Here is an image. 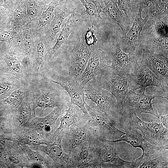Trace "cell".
<instances>
[{
	"label": "cell",
	"instance_id": "obj_1",
	"mask_svg": "<svg viewBox=\"0 0 168 168\" xmlns=\"http://www.w3.org/2000/svg\"><path fill=\"white\" fill-rule=\"evenodd\" d=\"M117 110L119 116L118 123L121 128L124 130L138 129L147 142L153 145L168 149V130L160 122L152 121L148 123L144 122L138 118L135 112L122 105Z\"/></svg>",
	"mask_w": 168,
	"mask_h": 168
},
{
	"label": "cell",
	"instance_id": "obj_2",
	"mask_svg": "<svg viewBox=\"0 0 168 168\" xmlns=\"http://www.w3.org/2000/svg\"><path fill=\"white\" fill-rule=\"evenodd\" d=\"M30 92L32 95L33 112L35 115L36 109L63 107L68 104V96H63L61 90L56 86L51 80L40 74L33 77L29 83Z\"/></svg>",
	"mask_w": 168,
	"mask_h": 168
},
{
	"label": "cell",
	"instance_id": "obj_3",
	"mask_svg": "<svg viewBox=\"0 0 168 168\" xmlns=\"http://www.w3.org/2000/svg\"><path fill=\"white\" fill-rule=\"evenodd\" d=\"M93 144L98 168H136L134 161H127L119 157L118 142L97 138Z\"/></svg>",
	"mask_w": 168,
	"mask_h": 168
},
{
	"label": "cell",
	"instance_id": "obj_4",
	"mask_svg": "<svg viewBox=\"0 0 168 168\" xmlns=\"http://www.w3.org/2000/svg\"><path fill=\"white\" fill-rule=\"evenodd\" d=\"M7 74L29 84L32 78L31 67L5 44H0V74Z\"/></svg>",
	"mask_w": 168,
	"mask_h": 168
},
{
	"label": "cell",
	"instance_id": "obj_5",
	"mask_svg": "<svg viewBox=\"0 0 168 168\" xmlns=\"http://www.w3.org/2000/svg\"><path fill=\"white\" fill-rule=\"evenodd\" d=\"M90 120V117L85 120L72 124L63 136L62 145L64 152L68 155L85 142L100 138Z\"/></svg>",
	"mask_w": 168,
	"mask_h": 168
},
{
	"label": "cell",
	"instance_id": "obj_6",
	"mask_svg": "<svg viewBox=\"0 0 168 168\" xmlns=\"http://www.w3.org/2000/svg\"><path fill=\"white\" fill-rule=\"evenodd\" d=\"M111 57L105 51L99 49L93 51L86 68L78 80L83 87L91 80L100 78L112 71L109 64Z\"/></svg>",
	"mask_w": 168,
	"mask_h": 168
},
{
	"label": "cell",
	"instance_id": "obj_7",
	"mask_svg": "<svg viewBox=\"0 0 168 168\" xmlns=\"http://www.w3.org/2000/svg\"><path fill=\"white\" fill-rule=\"evenodd\" d=\"M85 106L90 117V122L100 138L115 140L125 134V132L116 128L111 122L110 117L99 110L91 108L86 103Z\"/></svg>",
	"mask_w": 168,
	"mask_h": 168
},
{
	"label": "cell",
	"instance_id": "obj_8",
	"mask_svg": "<svg viewBox=\"0 0 168 168\" xmlns=\"http://www.w3.org/2000/svg\"><path fill=\"white\" fill-rule=\"evenodd\" d=\"M128 77H122L112 73L96 80H92V86L96 89H104L109 91L115 98V108L119 109L128 90Z\"/></svg>",
	"mask_w": 168,
	"mask_h": 168
},
{
	"label": "cell",
	"instance_id": "obj_9",
	"mask_svg": "<svg viewBox=\"0 0 168 168\" xmlns=\"http://www.w3.org/2000/svg\"><path fill=\"white\" fill-rule=\"evenodd\" d=\"M85 31L75 43L71 53L69 77L77 81L84 71L93 51L85 39Z\"/></svg>",
	"mask_w": 168,
	"mask_h": 168
},
{
	"label": "cell",
	"instance_id": "obj_10",
	"mask_svg": "<svg viewBox=\"0 0 168 168\" xmlns=\"http://www.w3.org/2000/svg\"><path fill=\"white\" fill-rule=\"evenodd\" d=\"M143 6V3L139 2V10L132 26L125 34L120 37L118 43L121 49L126 53H137L138 49L140 46L142 31L149 18L147 15L144 18H142Z\"/></svg>",
	"mask_w": 168,
	"mask_h": 168
},
{
	"label": "cell",
	"instance_id": "obj_11",
	"mask_svg": "<svg viewBox=\"0 0 168 168\" xmlns=\"http://www.w3.org/2000/svg\"><path fill=\"white\" fill-rule=\"evenodd\" d=\"M142 60L152 72L168 94V55L150 52L142 48Z\"/></svg>",
	"mask_w": 168,
	"mask_h": 168
},
{
	"label": "cell",
	"instance_id": "obj_12",
	"mask_svg": "<svg viewBox=\"0 0 168 168\" xmlns=\"http://www.w3.org/2000/svg\"><path fill=\"white\" fill-rule=\"evenodd\" d=\"M150 86L162 88L161 83L145 63L142 60L138 61L133 72L129 76L128 89L133 91L140 89L142 94L145 93L146 88Z\"/></svg>",
	"mask_w": 168,
	"mask_h": 168
},
{
	"label": "cell",
	"instance_id": "obj_13",
	"mask_svg": "<svg viewBox=\"0 0 168 168\" xmlns=\"http://www.w3.org/2000/svg\"><path fill=\"white\" fill-rule=\"evenodd\" d=\"M156 97L168 99L167 97L160 95H147L145 93L138 94L134 91L128 90L121 105L135 112L137 114L141 115L142 113H149L159 119L160 115L157 113L156 109L152 105L155 103H152V100Z\"/></svg>",
	"mask_w": 168,
	"mask_h": 168
},
{
	"label": "cell",
	"instance_id": "obj_14",
	"mask_svg": "<svg viewBox=\"0 0 168 168\" xmlns=\"http://www.w3.org/2000/svg\"><path fill=\"white\" fill-rule=\"evenodd\" d=\"M113 54L111 57L110 65L113 72L122 77H126L133 72L138 62L137 53H126L118 43L113 44Z\"/></svg>",
	"mask_w": 168,
	"mask_h": 168
},
{
	"label": "cell",
	"instance_id": "obj_15",
	"mask_svg": "<svg viewBox=\"0 0 168 168\" xmlns=\"http://www.w3.org/2000/svg\"><path fill=\"white\" fill-rule=\"evenodd\" d=\"M95 139L85 142L68 155L70 168H98L93 144Z\"/></svg>",
	"mask_w": 168,
	"mask_h": 168
},
{
	"label": "cell",
	"instance_id": "obj_16",
	"mask_svg": "<svg viewBox=\"0 0 168 168\" xmlns=\"http://www.w3.org/2000/svg\"><path fill=\"white\" fill-rule=\"evenodd\" d=\"M83 90L86 97L95 103L99 110L110 117V108L116 105L114 96L107 90L96 88L91 84H87Z\"/></svg>",
	"mask_w": 168,
	"mask_h": 168
},
{
	"label": "cell",
	"instance_id": "obj_17",
	"mask_svg": "<svg viewBox=\"0 0 168 168\" xmlns=\"http://www.w3.org/2000/svg\"><path fill=\"white\" fill-rule=\"evenodd\" d=\"M68 4L65 0L60 1L55 9L53 18L47 27V40L49 43L54 39L65 19L75 13V7L69 6Z\"/></svg>",
	"mask_w": 168,
	"mask_h": 168
},
{
	"label": "cell",
	"instance_id": "obj_18",
	"mask_svg": "<svg viewBox=\"0 0 168 168\" xmlns=\"http://www.w3.org/2000/svg\"><path fill=\"white\" fill-rule=\"evenodd\" d=\"M51 81L59 85L67 92L70 97V101L78 107L84 115L88 114L85 106L86 102L84 100V88L79 84L78 81L70 77L64 81Z\"/></svg>",
	"mask_w": 168,
	"mask_h": 168
},
{
	"label": "cell",
	"instance_id": "obj_19",
	"mask_svg": "<svg viewBox=\"0 0 168 168\" xmlns=\"http://www.w3.org/2000/svg\"><path fill=\"white\" fill-rule=\"evenodd\" d=\"M56 136L53 142L47 144L46 146H38L39 150L49 156L54 162L56 167L70 168L69 156L64 152L62 145L63 136Z\"/></svg>",
	"mask_w": 168,
	"mask_h": 168
},
{
	"label": "cell",
	"instance_id": "obj_20",
	"mask_svg": "<svg viewBox=\"0 0 168 168\" xmlns=\"http://www.w3.org/2000/svg\"><path fill=\"white\" fill-rule=\"evenodd\" d=\"M105 7L102 12L106 19L111 23L120 27L122 35L125 34L129 30L132 24L124 13L118 7L117 0H105Z\"/></svg>",
	"mask_w": 168,
	"mask_h": 168
},
{
	"label": "cell",
	"instance_id": "obj_21",
	"mask_svg": "<svg viewBox=\"0 0 168 168\" xmlns=\"http://www.w3.org/2000/svg\"><path fill=\"white\" fill-rule=\"evenodd\" d=\"M124 130L125 134L118 139L112 141L115 142L125 141L134 147L141 148L142 153L140 158L153 153L163 148L153 145L147 142L136 129L128 128Z\"/></svg>",
	"mask_w": 168,
	"mask_h": 168
},
{
	"label": "cell",
	"instance_id": "obj_22",
	"mask_svg": "<svg viewBox=\"0 0 168 168\" xmlns=\"http://www.w3.org/2000/svg\"><path fill=\"white\" fill-rule=\"evenodd\" d=\"M68 109L64 115L60 118V123L54 134L63 136L67 133L70 127L73 124L80 122L89 118V115H84L77 106L74 105L69 100L68 103Z\"/></svg>",
	"mask_w": 168,
	"mask_h": 168
},
{
	"label": "cell",
	"instance_id": "obj_23",
	"mask_svg": "<svg viewBox=\"0 0 168 168\" xmlns=\"http://www.w3.org/2000/svg\"><path fill=\"white\" fill-rule=\"evenodd\" d=\"M142 32L152 33L161 37H168V12L159 10L148 19Z\"/></svg>",
	"mask_w": 168,
	"mask_h": 168
},
{
	"label": "cell",
	"instance_id": "obj_24",
	"mask_svg": "<svg viewBox=\"0 0 168 168\" xmlns=\"http://www.w3.org/2000/svg\"><path fill=\"white\" fill-rule=\"evenodd\" d=\"M63 107H58L47 115L42 118L35 117L30 123L31 127L41 133L46 135L55 132V123L58 118L66 111Z\"/></svg>",
	"mask_w": 168,
	"mask_h": 168
},
{
	"label": "cell",
	"instance_id": "obj_25",
	"mask_svg": "<svg viewBox=\"0 0 168 168\" xmlns=\"http://www.w3.org/2000/svg\"><path fill=\"white\" fill-rule=\"evenodd\" d=\"M140 46L155 53L168 55V37H163L152 33H141Z\"/></svg>",
	"mask_w": 168,
	"mask_h": 168
},
{
	"label": "cell",
	"instance_id": "obj_26",
	"mask_svg": "<svg viewBox=\"0 0 168 168\" xmlns=\"http://www.w3.org/2000/svg\"><path fill=\"white\" fill-rule=\"evenodd\" d=\"M84 6L85 11L82 14L83 19L87 21L91 26L96 27L101 25L104 20L100 15L105 7L103 1L94 0H79Z\"/></svg>",
	"mask_w": 168,
	"mask_h": 168
},
{
	"label": "cell",
	"instance_id": "obj_27",
	"mask_svg": "<svg viewBox=\"0 0 168 168\" xmlns=\"http://www.w3.org/2000/svg\"><path fill=\"white\" fill-rule=\"evenodd\" d=\"M135 161L138 168H168V149L162 148L158 151L142 158L139 157Z\"/></svg>",
	"mask_w": 168,
	"mask_h": 168
},
{
	"label": "cell",
	"instance_id": "obj_28",
	"mask_svg": "<svg viewBox=\"0 0 168 168\" xmlns=\"http://www.w3.org/2000/svg\"><path fill=\"white\" fill-rule=\"evenodd\" d=\"M79 18L75 13L68 17L55 44L53 47L50 48L49 58H51L62 52L67 44L68 38Z\"/></svg>",
	"mask_w": 168,
	"mask_h": 168
},
{
	"label": "cell",
	"instance_id": "obj_29",
	"mask_svg": "<svg viewBox=\"0 0 168 168\" xmlns=\"http://www.w3.org/2000/svg\"><path fill=\"white\" fill-rule=\"evenodd\" d=\"M35 46L31 68L32 77L38 75L41 64L43 61L49 57L50 49L49 47V43L43 39L38 41Z\"/></svg>",
	"mask_w": 168,
	"mask_h": 168
},
{
	"label": "cell",
	"instance_id": "obj_30",
	"mask_svg": "<svg viewBox=\"0 0 168 168\" xmlns=\"http://www.w3.org/2000/svg\"><path fill=\"white\" fill-rule=\"evenodd\" d=\"M25 84L19 79L8 74H0V100L4 99L12 91Z\"/></svg>",
	"mask_w": 168,
	"mask_h": 168
},
{
	"label": "cell",
	"instance_id": "obj_31",
	"mask_svg": "<svg viewBox=\"0 0 168 168\" xmlns=\"http://www.w3.org/2000/svg\"><path fill=\"white\" fill-rule=\"evenodd\" d=\"M30 93L28 84H25L1 100L4 105L11 108H17L24 98Z\"/></svg>",
	"mask_w": 168,
	"mask_h": 168
},
{
	"label": "cell",
	"instance_id": "obj_32",
	"mask_svg": "<svg viewBox=\"0 0 168 168\" xmlns=\"http://www.w3.org/2000/svg\"><path fill=\"white\" fill-rule=\"evenodd\" d=\"M117 3L132 25L139 10V0H117Z\"/></svg>",
	"mask_w": 168,
	"mask_h": 168
},
{
	"label": "cell",
	"instance_id": "obj_33",
	"mask_svg": "<svg viewBox=\"0 0 168 168\" xmlns=\"http://www.w3.org/2000/svg\"><path fill=\"white\" fill-rule=\"evenodd\" d=\"M60 0H51L50 2L42 7L39 18V25L41 27H47L54 16V11Z\"/></svg>",
	"mask_w": 168,
	"mask_h": 168
},
{
	"label": "cell",
	"instance_id": "obj_34",
	"mask_svg": "<svg viewBox=\"0 0 168 168\" xmlns=\"http://www.w3.org/2000/svg\"><path fill=\"white\" fill-rule=\"evenodd\" d=\"M14 8L11 19L16 25H21L24 23L27 17L26 0H19Z\"/></svg>",
	"mask_w": 168,
	"mask_h": 168
},
{
	"label": "cell",
	"instance_id": "obj_35",
	"mask_svg": "<svg viewBox=\"0 0 168 168\" xmlns=\"http://www.w3.org/2000/svg\"><path fill=\"white\" fill-rule=\"evenodd\" d=\"M32 39L31 35L28 32L24 34V38L20 47L21 56L27 63L31 67L30 57L33 49Z\"/></svg>",
	"mask_w": 168,
	"mask_h": 168
},
{
	"label": "cell",
	"instance_id": "obj_36",
	"mask_svg": "<svg viewBox=\"0 0 168 168\" xmlns=\"http://www.w3.org/2000/svg\"><path fill=\"white\" fill-rule=\"evenodd\" d=\"M25 149L31 159L37 164L43 167H52L46 158L41 154L40 152L33 150L29 148H26Z\"/></svg>",
	"mask_w": 168,
	"mask_h": 168
},
{
	"label": "cell",
	"instance_id": "obj_37",
	"mask_svg": "<svg viewBox=\"0 0 168 168\" xmlns=\"http://www.w3.org/2000/svg\"><path fill=\"white\" fill-rule=\"evenodd\" d=\"M24 99L17 108V120L21 124L26 122L30 113V105Z\"/></svg>",
	"mask_w": 168,
	"mask_h": 168
},
{
	"label": "cell",
	"instance_id": "obj_38",
	"mask_svg": "<svg viewBox=\"0 0 168 168\" xmlns=\"http://www.w3.org/2000/svg\"><path fill=\"white\" fill-rule=\"evenodd\" d=\"M20 142L24 145L38 146L47 143L42 141L40 137L33 134H24L19 138Z\"/></svg>",
	"mask_w": 168,
	"mask_h": 168
},
{
	"label": "cell",
	"instance_id": "obj_39",
	"mask_svg": "<svg viewBox=\"0 0 168 168\" xmlns=\"http://www.w3.org/2000/svg\"><path fill=\"white\" fill-rule=\"evenodd\" d=\"M27 12L31 20L37 16L39 10L43 5L37 0H26Z\"/></svg>",
	"mask_w": 168,
	"mask_h": 168
},
{
	"label": "cell",
	"instance_id": "obj_40",
	"mask_svg": "<svg viewBox=\"0 0 168 168\" xmlns=\"http://www.w3.org/2000/svg\"><path fill=\"white\" fill-rule=\"evenodd\" d=\"M19 31L17 26L7 29L0 32V42H6L12 45L13 39Z\"/></svg>",
	"mask_w": 168,
	"mask_h": 168
},
{
	"label": "cell",
	"instance_id": "obj_41",
	"mask_svg": "<svg viewBox=\"0 0 168 168\" xmlns=\"http://www.w3.org/2000/svg\"><path fill=\"white\" fill-rule=\"evenodd\" d=\"M143 10L149 17L159 10L157 0H143Z\"/></svg>",
	"mask_w": 168,
	"mask_h": 168
},
{
	"label": "cell",
	"instance_id": "obj_42",
	"mask_svg": "<svg viewBox=\"0 0 168 168\" xmlns=\"http://www.w3.org/2000/svg\"><path fill=\"white\" fill-rule=\"evenodd\" d=\"M96 28V27L91 26L85 31V39L86 43L90 46L92 45H94L97 41L94 35Z\"/></svg>",
	"mask_w": 168,
	"mask_h": 168
},
{
	"label": "cell",
	"instance_id": "obj_43",
	"mask_svg": "<svg viewBox=\"0 0 168 168\" xmlns=\"http://www.w3.org/2000/svg\"><path fill=\"white\" fill-rule=\"evenodd\" d=\"M8 10L0 7V32L7 29Z\"/></svg>",
	"mask_w": 168,
	"mask_h": 168
},
{
	"label": "cell",
	"instance_id": "obj_44",
	"mask_svg": "<svg viewBox=\"0 0 168 168\" xmlns=\"http://www.w3.org/2000/svg\"><path fill=\"white\" fill-rule=\"evenodd\" d=\"M19 0H0V7L8 10L14 8Z\"/></svg>",
	"mask_w": 168,
	"mask_h": 168
},
{
	"label": "cell",
	"instance_id": "obj_45",
	"mask_svg": "<svg viewBox=\"0 0 168 168\" xmlns=\"http://www.w3.org/2000/svg\"><path fill=\"white\" fill-rule=\"evenodd\" d=\"M159 10L168 12V0H157Z\"/></svg>",
	"mask_w": 168,
	"mask_h": 168
},
{
	"label": "cell",
	"instance_id": "obj_46",
	"mask_svg": "<svg viewBox=\"0 0 168 168\" xmlns=\"http://www.w3.org/2000/svg\"><path fill=\"white\" fill-rule=\"evenodd\" d=\"M160 123L165 128L167 129L168 128V115L165 116L160 115Z\"/></svg>",
	"mask_w": 168,
	"mask_h": 168
},
{
	"label": "cell",
	"instance_id": "obj_47",
	"mask_svg": "<svg viewBox=\"0 0 168 168\" xmlns=\"http://www.w3.org/2000/svg\"><path fill=\"white\" fill-rule=\"evenodd\" d=\"M3 118L0 116V128L3 130L5 128V124Z\"/></svg>",
	"mask_w": 168,
	"mask_h": 168
},
{
	"label": "cell",
	"instance_id": "obj_48",
	"mask_svg": "<svg viewBox=\"0 0 168 168\" xmlns=\"http://www.w3.org/2000/svg\"><path fill=\"white\" fill-rule=\"evenodd\" d=\"M6 141V138L2 135H0V143L4 145Z\"/></svg>",
	"mask_w": 168,
	"mask_h": 168
},
{
	"label": "cell",
	"instance_id": "obj_49",
	"mask_svg": "<svg viewBox=\"0 0 168 168\" xmlns=\"http://www.w3.org/2000/svg\"><path fill=\"white\" fill-rule=\"evenodd\" d=\"M38 1L41 3L43 5H46V4L49 3L51 0H37Z\"/></svg>",
	"mask_w": 168,
	"mask_h": 168
},
{
	"label": "cell",
	"instance_id": "obj_50",
	"mask_svg": "<svg viewBox=\"0 0 168 168\" xmlns=\"http://www.w3.org/2000/svg\"><path fill=\"white\" fill-rule=\"evenodd\" d=\"M139 0V2L143 3V2H144L143 0Z\"/></svg>",
	"mask_w": 168,
	"mask_h": 168
},
{
	"label": "cell",
	"instance_id": "obj_51",
	"mask_svg": "<svg viewBox=\"0 0 168 168\" xmlns=\"http://www.w3.org/2000/svg\"><path fill=\"white\" fill-rule=\"evenodd\" d=\"M94 0L98 1H104L105 0Z\"/></svg>",
	"mask_w": 168,
	"mask_h": 168
},
{
	"label": "cell",
	"instance_id": "obj_52",
	"mask_svg": "<svg viewBox=\"0 0 168 168\" xmlns=\"http://www.w3.org/2000/svg\"><path fill=\"white\" fill-rule=\"evenodd\" d=\"M64 0H60L61 1H64Z\"/></svg>",
	"mask_w": 168,
	"mask_h": 168
},
{
	"label": "cell",
	"instance_id": "obj_53",
	"mask_svg": "<svg viewBox=\"0 0 168 168\" xmlns=\"http://www.w3.org/2000/svg\"><path fill=\"white\" fill-rule=\"evenodd\" d=\"M0 44H1V43L0 42Z\"/></svg>",
	"mask_w": 168,
	"mask_h": 168
}]
</instances>
